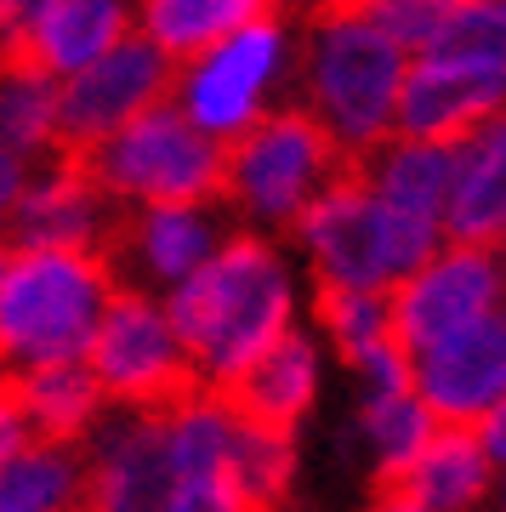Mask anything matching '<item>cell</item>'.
Here are the masks:
<instances>
[{
	"label": "cell",
	"mask_w": 506,
	"mask_h": 512,
	"mask_svg": "<svg viewBox=\"0 0 506 512\" xmlns=\"http://www.w3.org/2000/svg\"><path fill=\"white\" fill-rule=\"evenodd\" d=\"M160 302L188 348L194 382L228 387L273 336H285L302 319V279L279 234L228 228L217 251Z\"/></svg>",
	"instance_id": "1"
},
{
	"label": "cell",
	"mask_w": 506,
	"mask_h": 512,
	"mask_svg": "<svg viewBox=\"0 0 506 512\" xmlns=\"http://www.w3.org/2000/svg\"><path fill=\"white\" fill-rule=\"evenodd\" d=\"M296 256L308 262L319 291H393L404 274L444 245V228L427 217H410L370 194L353 165H342L319 194H313L296 222L285 228Z\"/></svg>",
	"instance_id": "2"
},
{
	"label": "cell",
	"mask_w": 506,
	"mask_h": 512,
	"mask_svg": "<svg viewBox=\"0 0 506 512\" xmlns=\"http://www.w3.org/2000/svg\"><path fill=\"white\" fill-rule=\"evenodd\" d=\"M404 63H410V52L393 46L370 18H359L347 0H325L308 40L296 46L302 109L325 126V137L347 165L393 137Z\"/></svg>",
	"instance_id": "3"
},
{
	"label": "cell",
	"mask_w": 506,
	"mask_h": 512,
	"mask_svg": "<svg viewBox=\"0 0 506 512\" xmlns=\"http://www.w3.org/2000/svg\"><path fill=\"white\" fill-rule=\"evenodd\" d=\"M103 251H40L0 239V370L86 359L97 313L114 296Z\"/></svg>",
	"instance_id": "4"
},
{
	"label": "cell",
	"mask_w": 506,
	"mask_h": 512,
	"mask_svg": "<svg viewBox=\"0 0 506 512\" xmlns=\"http://www.w3.org/2000/svg\"><path fill=\"white\" fill-rule=\"evenodd\" d=\"M506 109V0H461L450 23L404 63L393 131L461 137Z\"/></svg>",
	"instance_id": "5"
},
{
	"label": "cell",
	"mask_w": 506,
	"mask_h": 512,
	"mask_svg": "<svg viewBox=\"0 0 506 512\" xmlns=\"http://www.w3.org/2000/svg\"><path fill=\"white\" fill-rule=\"evenodd\" d=\"M290 80H296V29L285 6H262L222 40H211L205 52L182 57L171 74V103L205 137L234 143L239 131L256 126L285 97Z\"/></svg>",
	"instance_id": "6"
},
{
	"label": "cell",
	"mask_w": 506,
	"mask_h": 512,
	"mask_svg": "<svg viewBox=\"0 0 506 512\" xmlns=\"http://www.w3.org/2000/svg\"><path fill=\"white\" fill-rule=\"evenodd\" d=\"M342 154L302 103H273L256 126L222 143V205L239 228L285 234L296 211L342 171Z\"/></svg>",
	"instance_id": "7"
},
{
	"label": "cell",
	"mask_w": 506,
	"mask_h": 512,
	"mask_svg": "<svg viewBox=\"0 0 506 512\" xmlns=\"http://www.w3.org/2000/svg\"><path fill=\"white\" fill-rule=\"evenodd\" d=\"M86 177L114 205H165V200H222V143L188 126V114L165 97L86 154Z\"/></svg>",
	"instance_id": "8"
},
{
	"label": "cell",
	"mask_w": 506,
	"mask_h": 512,
	"mask_svg": "<svg viewBox=\"0 0 506 512\" xmlns=\"http://www.w3.org/2000/svg\"><path fill=\"white\" fill-rule=\"evenodd\" d=\"M86 365L103 399L120 410H160L194 387V365L182 336L165 319V302L137 285H114L86 342Z\"/></svg>",
	"instance_id": "9"
},
{
	"label": "cell",
	"mask_w": 506,
	"mask_h": 512,
	"mask_svg": "<svg viewBox=\"0 0 506 512\" xmlns=\"http://www.w3.org/2000/svg\"><path fill=\"white\" fill-rule=\"evenodd\" d=\"M501 296H506L501 245H455V239H444L416 274H404L387 291L393 342L404 353L433 348L455 330L501 313Z\"/></svg>",
	"instance_id": "10"
},
{
	"label": "cell",
	"mask_w": 506,
	"mask_h": 512,
	"mask_svg": "<svg viewBox=\"0 0 506 512\" xmlns=\"http://www.w3.org/2000/svg\"><path fill=\"white\" fill-rule=\"evenodd\" d=\"M171 74H177V63L137 29L126 40H114L103 57H91L86 69L57 80V148L63 154H86L91 143H103L109 131H120L143 109L165 103L171 97Z\"/></svg>",
	"instance_id": "11"
},
{
	"label": "cell",
	"mask_w": 506,
	"mask_h": 512,
	"mask_svg": "<svg viewBox=\"0 0 506 512\" xmlns=\"http://www.w3.org/2000/svg\"><path fill=\"white\" fill-rule=\"evenodd\" d=\"M234 217L222 200H165V205H131L126 222H114L109 245V268L120 285L165 296L171 285L194 274L205 256L228 239Z\"/></svg>",
	"instance_id": "12"
},
{
	"label": "cell",
	"mask_w": 506,
	"mask_h": 512,
	"mask_svg": "<svg viewBox=\"0 0 506 512\" xmlns=\"http://www.w3.org/2000/svg\"><path fill=\"white\" fill-rule=\"evenodd\" d=\"M80 467H86V512H160L171 490L160 410L109 404L103 421L80 439Z\"/></svg>",
	"instance_id": "13"
},
{
	"label": "cell",
	"mask_w": 506,
	"mask_h": 512,
	"mask_svg": "<svg viewBox=\"0 0 506 512\" xmlns=\"http://www.w3.org/2000/svg\"><path fill=\"white\" fill-rule=\"evenodd\" d=\"M410 387L438 427H472L506 404V313L455 330L433 348L410 353Z\"/></svg>",
	"instance_id": "14"
},
{
	"label": "cell",
	"mask_w": 506,
	"mask_h": 512,
	"mask_svg": "<svg viewBox=\"0 0 506 512\" xmlns=\"http://www.w3.org/2000/svg\"><path fill=\"white\" fill-rule=\"evenodd\" d=\"M114 211L120 205L86 177V165L57 148L52 160H40L23 183L12 217L0 239L12 245H40V251H103L114 234Z\"/></svg>",
	"instance_id": "15"
},
{
	"label": "cell",
	"mask_w": 506,
	"mask_h": 512,
	"mask_svg": "<svg viewBox=\"0 0 506 512\" xmlns=\"http://www.w3.org/2000/svg\"><path fill=\"white\" fill-rule=\"evenodd\" d=\"M222 393L234 399L239 416L296 433V427L313 416L319 393H325V342H319V330H308L296 319V325H290L285 336H273L268 348L256 353Z\"/></svg>",
	"instance_id": "16"
},
{
	"label": "cell",
	"mask_w": 506,
	"mask_h": 512,
	"mask_svg": "<svg viewBox=\"0 0 506 512\" xmlns=\"http://www.w3.org/2000/svg\"><path fill=\"white\" fill-rule=\"evenodd\" d=\"M450 188L438 228L455 245H501L506 234V120L489 114L472 131L450 137Z\"/></svg>",
	"instance_id": "17"
},
{
	"label": "cell",
	"mask_w": 506,
	"mask_h": 512,
	"mask_svg": "<svg viewBox=\"0 0 506 512\" xmlns=\"http://www.w3.org/2000/svg\"><path fill=\"white\" fill-rule=\"evenodd\" d=\"M12 399H18L23 421L35 439H57V444H80L103 421L109 399L91 376L86 359H52V365H29L6 376Z\"/></svg>",
	"instance_id": "18"
},
{
	"label": "cell",
	"mask_w": 506,
	"mask_h": 512,
	"mask_svg": "<svg viewBox=\"0 0 506 512\" xmlns=\"http://www.w3.org/2000/svg\"><path fill=\"white\" fill-rule=\"evenodd\" d=\"M450 160H455L450 137H404V131H393V137L376 143L364 160H353V171H359L364 183H370V194H381L387 205L438 222L444 188H450Z\"/></svg>",
	"instance_id": "19"
},
{
	"label": "cell",
	"mask_w": 506,
	"mask_h": 512,
	"mask_svg": "<svg viewBox=\"0 0 506 512\" xmlns=\"http://www.w3.org/2000/svg\"><path fill=\"white\" fill-rule=\"evenodd\" d=\"M131 35V0H52L40 29L29 35L23 57L63 80V74L86 69L91 57H103L114 40Z\"/></svg>",
	"instance_id": "20"
},
{
	"label": "cell",
	"mask_w": 506,
	"mask_h": 512,
	"mask_svg": "<svg viewBox=\"0 0 506 512\" xmlns=\"http://www.w3.org/2000/svg\"><path fill=\"white\" fill-rule=\"evenodd\" d=\"M495 461L478 450L472 427H438L427 450L410 461V473L398 478L404 490L416 495L427 512H478L489 501V484H495Z\"/></svg>",
	"instance_id": "21"
},
{
	"label": "cell",
	"mask_w": 506,
	"mask_h": 512,
	"mask_svg": "<svg viewBox=\"0 0 506 512\" xmlns=\"http://www.w3.org/2000/svg\"><path fill=\"white\" fill-rule=\"evenodd\" d=\"M0 512H86L80 444L29 439L12 461H0Z\"/></svg>",
	"instance_id": "22"
},
{
	"label": "cell",
	"mask_w": 506,
	"mask_h": 512,
	"mask_svg": "<svg viewBox=\"0 0 506 512\" xmlns=\"http://www.w3.org/2000/svg\"><path fill=\"white\" fill-rule=\"evenodd\" d=\"M0 148L29 165L57 154V80L29 57H0Z\"/></svg>",
	"instance_id": "23"
},
{
	"label": "cell",
	"mask_w": 506,
	"mask_h": 512,
	"mask_svg": "<svg viewBox=\"0 0 506 512\" xmlns=\"http://www.w3.org/2000/svg\"><path fill=\"white\" fill-rule=\"evenodd\" d=\"M433 433H438V421H433V410L416 399V387L364 393L359 399V439H364V456H370L381 484H398V478L410 473V461L427 450Z\"/></svg>",
	"instance_id": "24"
},
{
	"label": "cell",
	"mask_w": 506,
	"mask_h": 512,
	"mask_svg": "<svg viewBox=\"0 0 506 512\" xmlns=\"http://www.w3.org/2000/svg\"><path fill=\"white\" fill-rule=\"evenodd\" d=\"M262 12V0H131V29L154 40L171 63L205 52L211 40H222L234 23Z\"/></svg>",
	"instance_id": "25"
},
{
	"label": "cell",
	"mask_w": 506,
	"mask_h": 512,
	"mask_svg": "<svg viewBox=\"0 0 506 512\" xmlns=\"http://www.w3.org/2000/svg\"><path fill=\"white\" fill-rule=\"evenodd\" d=\"M228 473H234V484L245 490V501L256 512H279L290 501V484H296V433L239 416Z\"/></svg>",
	"instance_id": "26"
},
{
	"label": "cell",
	"mask_w": 506,
	"mask_h": 512,
	"mask_svg": "<svg viewBox=\"0 0 506 512\" xmlns=\"http://www.w3.org/2000/svg\"><path fill=\"white\" fill-rule=\"evenodd\" d=\"M393 336L387 319V291H319V342L336 359H359L364 348H376Z\"/></svg>",
	"instance_id": "27"
},
{
	"label": "cell",
	"mask_w": 506,
	"mask_h": 512,
	"mask_svg": "<svg viewBox=\"0 0 506 512\" xmlns=\"http://www.w3.org/2000/svg\"><path fill=\"white\" fill-rule=\"evenodd\" d=\"M347 6H353L359 18L376 23L393 46L421 52V46H427V40L450 23V12L461 6V0H347Z\"/></svg>",
	"instance_id": "28"
},
{
	"label": "cell",
	"mask_w": 506,
	"mask_h": 512,
	"mask_svg": "<svg viewBox=\"0 0 506 512\" xmlns=\"http://www.w3.org/2000/svg\"><path fill=\"white\" fill-rule=\"evenodd\" d=\"M160 512H256L228 467H199V473H171Z\"/></svg>",
	"instance_id": "29"
},
{
	"label": "cell",
	"mask_w": 506,
	"mask_h": 512,
	"mask_svg": "<svg viewBox=\"0 0 506 512\" xmlns=\"http://www.w3.org/2000/svg\"><path fill=\"white\" fill-rule=\"evenodd\" d=\"M347 370L359 376V399L364 393H398V387H410V353L398 348L393 336L376 342V348H364L359 359H347Z\"/></svg>",
	"instance_id": "30"
},
{
	"label": "cell",
	"mask_w": 506,
	"mask_h": 512,
	"mask_svg": "<svg viewBox=\"0 0 506 512\" xmlns=\"http://www.w3.org/2000/svg\"><path fill=\"white\" fill-rule=\"evenodd\" d=\"M52 0H0V57H23Z\"/></svg>",
	"instance_id": "31"
},
{
	"label": "cell",
	"mask_w": 506,
	"mask_h": 512,
	"mask_svg": "<svg viewBox=\"0 0 506 512\" xmlns=\"http://www.w3.org/2000/svg\"><path fill=\"white\" fill-rule=\"evenodd\" d=\"M29 439H35V433H29V421H23L18 399H12V387L0 382V461H12Z\"/></svg>",
	"instance_id": "32"
},
{
	"label": "cell",
	"mask_w": 506,
	"mask_h": 512,
	"mask_svg": "<svg viewBox=\"0 0 506 512\" xmlns=\"http://www.w3.org/2000/svg\"><path fill=\"white\" fill-rule=\"evenodd\" d=\"M29 171H35L29 160H18V154H6V148H0V228H6V217H12V205H18Z\"/></svg>",
	"instance_id": "33"
},
{
	"label": "cell",
	"mask_w": 506,
	"mask_h": 512,
	"mask_svg": "<svg viewBox=\"0 0 506 512\" xmlns=\"http://www.w3.org/2000/svg\"><path fill=\"white\" fill-rule=\"evenodd\" d=\"M364 512H427V507H421V501H416L410 490H404V484H381L376 501H370Z\"/></svg>",
	"instance_id": "34"
},
{
	"label": "cell",
	"mask_w": 506,
	"mask_h": 512,
	"mask_svg": "<svg viewBox=\"0 0 506 512\" xmlns=\"http://www.w3.org/2000/svg\"><path fill=\"white\" fill-rule=\"evenodd\" d=\"M262 6H290V0H262Z\"/></svg>",
	"instance_id": "35"
}]
</instances>
